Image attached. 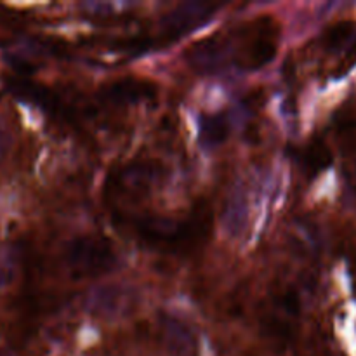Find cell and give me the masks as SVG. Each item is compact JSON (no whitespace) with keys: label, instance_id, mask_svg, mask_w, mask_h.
Instances as JSON below:
<instances>
[{"label":"cell","instance_id":"6da1fadb","mask_svg":"<svg viewBox=\"0 0 356 356\" xmlns=\"http://www.w3.org/2000/svg\"><path fill=\"white\" fill-rule=\"evenodd\" d=\"M141 306V292L129 284L108 282L96 285L83 298V309L92 318L118 322L131 318Z\"/></svg>","mask_w":356,"mask_h":356},{"label":"cell","instance_id":"7a4b0ae2","mask_svg":"<svg viewBox=\"0 0 356 356\" xmlns=\"http://www.w3.org/2000/svg\"><path fill=\"white\" fill-rule=\"evenodd\" d=\"M65 259L70 270L80 277H103L117 268L113 247L99 236H79L65 249Z\"/></svg>","mask_w":356,"mask_h":356},{"label":"cell","instance_id":"3957f363","mask_svg":"<svg viewBox=\"0 0 356 356\" xmlns=\"http://www.w3.org/2000/svg\"><path fill=\"white\" fill-rule=\"evenodd\" d=\"M132 222H134L138 235L152 245H183L197 235V229L191 225V221H177V219L160 218V216H145V218H136Z\"/></svg>","mask_w":356,"mask_h":356},{"label":"cell","instance_id":"277c9868","mask_svg":"<svg viewBox=\"0 0 356 356\" xmlns=\"http://www.w3.org/2000/svg\"><path fill=\"white\" fill-rule=\"evenodd\" d=\"M278 49V28L271 17H261L249 28L245 51L240 65L249 70H259L273 61Z\"/></svg>","mask_w":356,"mask_h":356},{"label":"cell","instance_id":"5b68a950","mask_svg":"<svg viewBox=\"0 0 356 356\" xmlns=\"http://www.w3.org/2000/svg\"><path fill=\"white\" fill-rule=\"evenodd\" d=\"M218 3L209 2H184L174 7L170 13H167L162 17V31L169 40L174 38L184 37V35L191 33V31L198 30L204 26L211 17L214 16Z\"/></svg>","mask_w":356,"mask_h":356},{"label":"cell","instance_id":"8992f818","mask_svg":"<svg viewBox=\"0 0 356 356\" xmlns=\"http://www.w3.org/2000/svg\"><path fill=\"white\" fill-rule=\"evenodd\" d=\"M162 341L169 356H198V337L193 327L177 315L165 313L160 318Z\"/></svg>","mask_w":356,"mask_h":356},{"label":"cell","instance_id":"52a82bcc","mask_svg":"<svg viewBox=\"0 0 356 356\" xmlns=\"http://www.w3.org/2000/svg\"><path fill=\"white\" fill-rule=\"evenodd\" d=\"M159 179V167H153L149 162H136L122 167L120 172L117 174L115 179L110 181V184L117 188V191H120L122 197L139 198L152 191Z\"/></svg>","mask_w":356,"mask_h":356},{"label":"cell","instance_id":"ba28073f","mask_svg":"<svg viewBox=\"0 0 356 356\" xmlns=\"http://www.w3.org/2000/svg\"><path fill=\"white\" fill-rule=\"evenodd\" d=\"M232 44L222 35H211L188 51V61L198 72H218L229 59Z\"/></svg>","mask_w":356,"mask_h":356},{"label":"cell","instance_id":"9c48e42d","mask_svg":"<svg viewBox=\"0 0 356 356\" xmlns=\"http://www.w3.org/2000/svg\"><path fill=\"white\" fill-rule=\"evenodd\" d=\"M156 87L152 82L139 79H122L104 86L103 97L115 104H134L145 99H152Z\"/></svg>","mask_w":356,"mask_h":356},{"label":"cell","instance_id":"30bf717a","mask_svg":"<svg viewBox=\"0 0 356 356\" xmlns=\"http://www.w3.org/2000/svg\"><path fill=\"white\" fill-rule=\"evenodd\" d=\"M249 219V198L242 188H236L226 204L225 209V228L232 238H238L245 229Z\"/></svg>","mask_w":356,"mask_h":356},{"label":"cell","instance_id":"8fae6325","mask_svg":"<svg viewBox=\"0 0 356 356\" xmlns=\"http://www.w3.org/2000/svg\"><path fill=\"white\" fill-rule=\"evenodd\" d=\"M228 136V122L221 115H205L200 120V139L207 146L222 143Z\"/></svg>","mask_w":356,"mask_h":356},{"label":"cell","instance_id":"7c38bea8","mask_svg":"<svg viewBox=\"0 0 356 356\" xmlns=\"http://www.w3.org/2000/svg\"><path fill=\"white\" fill-rule=\"evenodd\" d=\"M356 28L350 21H343V23H337L327 31L325 35V45L330 51H341L343 47H346L351 40L355 38Z\"/></svg>","mask_w":356,"mask_h":356},{"label":"cell","instance_id":"4fadbf2b","mask_svg":"<svg viewBox=\"0 0 356 356\" xmlns=\"http://www.w3.org/2000/svg\"><path fill=\"white\" fill-rule=\"evenodd\" d=\"M17 270V256L14 249H6L0 254V289L14 282Z\"/></svg>","mask_w":356,"mask_h":356},{"label":"cell","instance_id":"5bb4252c","mask_svg":"<svg viewBox=\"0 0 356 356\" xmlns=\"http://www.w3.org/2000/svg\"><path fill=\"white\" fill-rule=\"evenodd\" d=\"M306 160H308V165L312 167V169L322 170L332 162V156H330L329 149H327L325 146L316 143V145H313L312 148L308 149V156H306Z\"/></svg>","mask_w":356,"mask_h":356},{"label":"cell","instance_id":"9a60e30c","mask_svg":"<svg viewBox=\"0 0 356 356\" xmlns=\"http://www.w3.org/2000/svg\"><path fill=\"white\" fill-rule=\"evenodd\" d=\"M10 146V134L3 124H0V156L6 155V152Z\"/></svg>","mask_w":356,"mask_h":356}]
</instances>
